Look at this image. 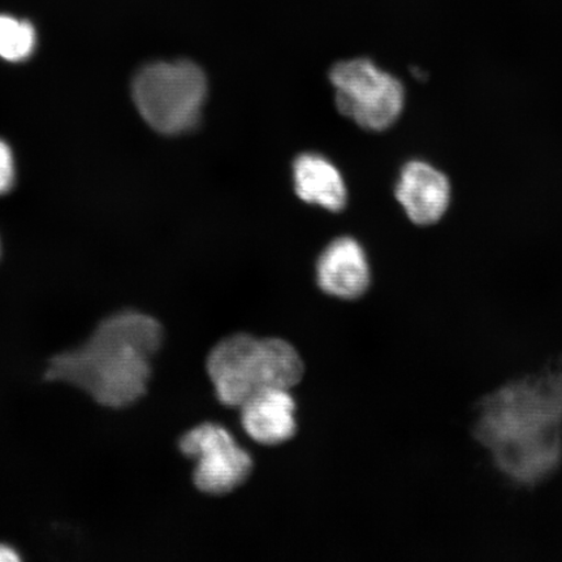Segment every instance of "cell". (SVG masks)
Wrapping results in <instances>:
<instances>
[{
  "mask_svg": "<svg viewBox=\"0 0 562 562\" xmlns=\"http://www.w3.org/2000/svg\"><path fill=\"white\" fill-rule=\"evenodd\" d=\"M161 342L164 328L153 316L117 313L81 347L54 357L46 378L79 386L103 406H130L145 395Z\"/></svg>",
  "mask_w": 562,
  "mask_h": 562,
  "instance_id": "6da1fadb",
  "label": "cell"
},
{
  "mask_svg": "<svg viewBox=\"0 0 562 562\" xmlns=\"http://www.w3.org/2000/svg\"><path fill=\"white\" fill-rule=\"evenodd\" d=\"M207 372L217 400L238 409L263 391H291L304 376V362L290 342L238 334L211 350Z\"/></svg>",
  "mask_w": 562,
  "mask_h": 562,
  "instance_id": "7a4b0ae2",
  "label": "cell"
},
{
  "mask_svg": "<svg viewBox=\"0 0 562 562\" xmlns=\"http://www.w3.org/2000/svg\"><path fill=\"white\" fill-rule=\"evenodd\" d=\"M132 94L151 128L164 135H181L200 123L207 80L192 61H157L138 70Z\"/></svg>",
  "mask_w": 562,
  "mask_h": 562,
  "instance_id": "3957f363",
  "label": "cell"
},
{
  "mask_svg": "<svg viewBox=\"0 0 562 562\" xmlns=\"http://www.w3.org/2000/svg\"><path fill=\"white\" fill-rule=\"evenodd\" d=\"M337 109L368 131H385L402 115L403 83L368 59L337 63L329 74Z\"/></svg>",
  "mask_w": 562,
  "mask_h": 562,
  "instance_id": "277c9868",
  "label": "cell"
},
{
  "mask_svg": "<svg viewBox=\"0 0 562 562\" xmlns=\"http://www.w3.org/2000/svg\"><path fill=\"white\" fill-rule=\"evenodd\" d=\"M179 447L182 454L196 462L193 481L207 495L231 494L251 474V456L220 425L194 427L181 438Z\"/></svg>",
  "mask_w": 562,
  "mask_h": 562,
  "instance_id": "5b68a950",
  "label": "cell"
},
{
  "mask_svg": "<svg viewBox=\"0 0 562 562\" xmlns=\"http://www.w3.org/2000/svg\"><path fill=\"white\" fill-rule=\"evenodd\" d=\"M396 199L409 220L419 226L437 223L451 201V186L441 173L425 161L413 160L400 175Z\"/></svg>",
  "mask_w": 562,
  "mask_h": 562,
  "instance_id": "8992f818",
  "label": "cell"
},
{
  "mask_svg": "<svg viewBox=\"0 0 562 562\" xmlns=\"http://www.w3.org/2000/svg\"><path fill=\"white\" fill-rule=\"evenodd\" d=\"M316 280L323 292L341 300H356L369 290L367 255L355 238L341 237L327 246L316 263Z\"/></svg>",
  "mask_w": 562,
  "mask_h": 562,
  "instance_id": "52a82bcc",
  "label": "cell"
},
{
  "mask_svg": "<svg viewBox=\"0 0 562 562\" xmlns=\"http://www.w3.org/2000/svg\"><path fill=\"white\" fill-rule=\"evenodd\" d=\"M246 434L258 445L273 447L297 432L296 403L288 390H267L238 407Z\"/></svg>",
  "mask_w": 562,
  "mask_h": 562,
  "instance_id": "ba28073f",
  "label": "cell"
},
{
  "mask_svg": "<svg viewBox=\"0 0 562 562\" xmlns=\"http://www.w3.org/2000/svg\"><path fill=\"white\" fill-rule=\"evenodd\" d=\"M293 179L302 201L329 211L346 207V182L331 161L319 154H302L294 160Z\"/></svg>",
  "mask_w": 562,
  "mask_h": 562,
  "instance_id": "9c48e42d",
  "label": "cell"
},
{
  "mask_svg": "<svg viewBox=\"0 0 562 562\" xmlns=\"http://www.w3.org/2000/svg\"><path fill=\"white\" fill-rule=\"evenodd\" d=\"M37 35L27 21L0 15V58L23 61L33 54Z\"/></svg>",
  "mask_w": 562,
  "mask_h": 562,
  "instance_id": "30bf717a",
  "label": "cell"
},
{
  "mask_svg": "<svg viewBox=\"0 0 562 562\" xmlns=\"http://www.w3.org/2000/svg\"><path fill=\"white\" fill-rule=\"evenodd\" d=\"M15 180V164L10 146L0 139V194L9 192Z\"/></svg>",
  "mask_w": 562,
  "mask_h": 562,
  "instance_id": "8fae6325",
  "label": "cell"
},
{
  "mask_svg": "<svg viewBox=\"0 0 562 562\" xmlns=\"http://www.w3.org/2000/svg\"><path fill=\"white\" fill-rule=\"evenodd\" d=\"M20 560V554L12 547L0 544V562H15Z\"/></svg>",
  "mask_w": 562,
  "mask_h": 562,
  "instance_id": "7c38bea8",
  "label": "cell"
}]
</instances>
